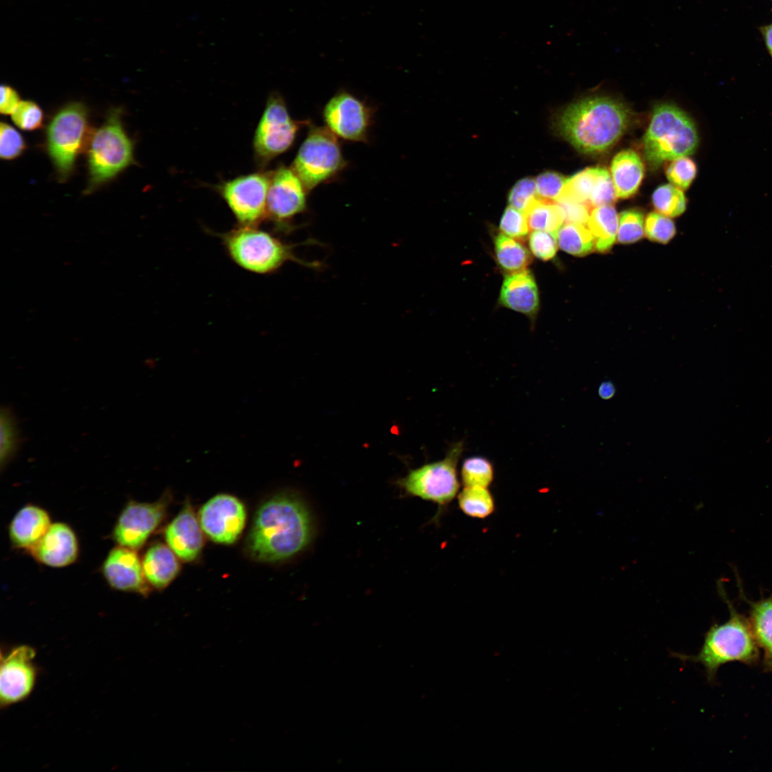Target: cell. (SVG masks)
<instances>
[{
	"mask_svg": "<svg viewBox=\"0 0 772 772\" xmlns=\"http://www.w3.org/2000/svg\"><path fill=\"white\" fill-rule=\"evenodd\" d=\"M312 533V521L305 505L292 494L281 493L259 508L247 538V549L257 560L282 561L302 551Z\"/></svg>",
	"mask_w": 772,
	"mask_h": 772,
	"instance_id": "obj_1",
	"label": "cell"
},
{
	"mask_svg": "<svg viewBox=\"0 0 772 772\" xmlns=\"http://www.w3.org/2000/svg\"><path fill=\"white\" fill-rule=\"evenodd\" d=\"M631 114L622 103L595 96L578 101L558 121L561 135L579 152L595 154L613 146L627 129Z\"/></svg>",
	"mask_w": 772,
	"mask_h": 772,
	"instance_id": "obj_2",
	"label": "cell"
},
{
	"mask_svg": "<svg viewBox=\"0 0 772 772\" xmlns=\"http://www.w3.org/2000/svg\"><path fill=\"white\" fill-rule=\"evenodd\" d=\"M718 589L729 610L728 620L721 624L713 623L710 627L697 655L670 653L672 657L683 662L702 665L709 683L714 681L721 665L733 661L754 665L760 656L748 618L737 611L721 584Z\"/></svg>",
	"mask_w": 772,
	"mask_h": 772,
	"instance_id": "obj_3",
	"label": "cell"
},
{
	"mask_svg": "<svg viewBox=\"0 0 772 772\" xmlns=\"http://www.w3.org/2000/svg\"><path fill=\"white\" fill-rule=\"evenodd\" d=\"M230 259L239 267L252 273L268 274L277 271L292 261L310 268H320V263L298 258L293 249L275 234L259 226L238 225L219 235Z\"/></svg>",
	"mask_w": 772,
	"mask_h": 772,
	"instance_id": "obj_4",
	"label": "cell"
},
{
	"mask_svg": "<svg viewBox=\"0 0 772 772\" xmlns=\"http://www.w3.org/2000/svg\"><path fill=\"white\" fill-rule=\"evenodd\" d=\"M643 144L647 162L657 168L664 162L692 154L698 137L695 124L683 111L662 104L653 109Z\"/></svg>",
	"mask_w": 772,
	"mask_h": 772,
	"instance_id": "obj_5",
	"label": "cell"
},
{
	"mask_svg": "<svg viewBox=\"0 0 772 772\" xmlns=\"http://www.w3.org/2000/svg\"><path fill=\"white\" fill-rule=\"evenodd\" d=\"M88 157L89 181L86 194L133 163V144L124 131L118 110L112 111L93 135Z\"/></svg>",
	"mask_w": 772,
	"mask_h": 772,
	"instance_id": "obj_6",
	"label": "cell"
},
{
	"mask_svg": "<svg viewBox=\"0 0 772 772\" xmlns=\"http://www.w3.org/2000/svg\"><path fill=\"white\" fill-rule=\"evenodd\" d=\"M346 166L337 137L326 127L311 125L291 167L310 192L337 177Z\"/></svg>",
	"mask_w": 772,
	"mask_h": 772,
	"instance_id": "obj_7",
	"label": "cell"
},
{
	"mask_svg": "<svg viewBox=\"0 0 772 772\" xmlns=\"http://www.w3.org/2000/svg\"><path fill=\"white\" fill-rule=\"evenodd\" d=\"M462 449V442L456 443L442 460L410 470L396 485L408 496L437 504L439 516L459 493L457 465Z\"/></svg>",
	"mask_w": 772,
	"mask_h": 772,
	"instance_id": "obj_8",
	"label": "cell"
},
{
	"mask_svg": "<svg viewBox=\"0 0 772 772\" xmlns=\"http://www.w3.org/2000/svg\"><path fill=\"white\" fill-rule=\"evenodd\" d=\"M307 124L293 119L282 96L276 92L271 94L254 134L252 147L257 165L264 169L287 152L302 126Z\"/></svg>",
	"mask_w": 772,
	"mask_h": 772,
	"instance_id": "obj_9",
	"label": "cell"
},
{
	"mask_svg": "<svg viewBox=\"0 0 772 772\" xmlns=\"http://www.w3.org/2000/svg\"><path fill=\"white\" fill-rule=\"evenodd\" d=\"M87 128L86 109L82 104L76 102L61 109L48 127V151L61 181L73 170Z\"/></svg>",
	"mask_w": 772,
	"mask_h": 772,
	"instance_id": "obj_10",
	"label": "cell"
},
{
	"mask_svg": "<svg viewBox=\"0 0 772 772\" xmlns=\"http://www.w3.org/2000/svg\"><path fill=\"white\" fill-rule=\"evenodd\" d=\"M270 171L256 172L224 181L218 194L233 214L238 225L259 226L267 219Z\"/></svg>",
	"mask_w": 772,
	"mask_h": 772,
	"instance_id": "obj_11",
	"label": "cell"
},
{
	"mask_svg": "<svg viewBox=\"0 0 772 772\" xmlns=\"http://www.w3.org/2000/svg\"><path fill=\"white\" fill-rule=\"evenodd\" d=\"M310 192L292 167L279 165L270 171L267 219L281 232L295 229L293 221L307 209Z\"/></svg>",
	"mask_w": 772,
	"mask_h": 772,
	"instance_id": "obj_12",
	"label": "cell"
},
{
	"mask_svg": "<svg viewBox=\"0 0 772 772\" xmlns=\"http://www.w3.org/2000/svg\"><path fill=\"white\" fill-rule=\"evenodd\" d=\"M36 650L21 645L1 651L0 706L1 708L21 702L33 692L39 676L34 663Z\"/></svg>",
	"mask_w": 772,
	"mask_h": 772,
	"instance_id": "obj_13",
	"label": "cell"
},
{
	"mask_svg": "<svg viewBox=\"0 0 772 772\" xmlns=\"http://www.w3.org/2000/svg\"><path fill=\"white\" fill-rule=\"evenodd\" d=\"M168 503L166 494L153 503H127L114 525V541L119 545L137 550L141 548L163 520Z\"/></svg>",
	"mask_w": 772,
	"mask_h": 772,
	"instance_id": "obj_14",
	"label": "cell"
},
{
	"mask_svg": "<svg viewBox=\"0 0 772 772\" xmlns=\"http://www.w3.org/2000/svg\"><path fill=\"white\" fill-rule=\"evenodd\" d=\"M325 127L337 137L365 142L372 124V111L364 102L346 91L337 92L325 104Z\"/></svg>",
	"mask_w": 772,
	"mask_h": 772,
	"instance_id": "obj_15",
	"label": "cell"
},
{
	"mask_svg": "<svg viewBox=\"0 0 772 772\" xmlns=\"http://www.w3.org/2000/svg\"><path fill=\"white\" fill-rule=\"evenodd\" d=\"M198 519L203 532L212 541L232 544L245 526L247 512L244 504L229 494H218L201 508Z\"/></svg>",
	"mask_w": 772,
	"mask_h": 772,
	"instance_id": "obj_16",
	"label": "cell"
},
{
	"mask_svg": "<svg viewBox=\"0 0 772 772\" xmlns=\"http://www.w3.org/2000/svg\"><path fill=\"white\" fill-rule=\"evenodd\" d=\"M102 573L113 589L142 595L149 592V584L137 550L117 545L104 559Z\"/></svg>",
	"mask_w": 772,
	"mask_h": 772,
	"instance_id": "obj_17",
	"label": "cell"
},
{
	"mask_svg": "<svg viewBox=\"0 0 772 772\" xmlns=\"http://www.w3.org/2000/svg\"><path fill=\"white\" fill-rule=\"evenodd\" d=\"M29 552L42 565L56 568H64L77 560L79 540L70 525L63 522H55L51 523L45 535Z\"/></svg>",
	"mask_w": 772,
	"mask_h": 772,
	"instance_id": "obj_18",
	"label": "cell"
},
{
	"mask_svg": "<svg viewBox=\"0 0 772 772\" xmlns=\"http://www.w3.org/2000/svg\"><path fill=\"white\" fill-rule=\"evenodd\" d=\"M203 530L192 507L186 503L164 531L166 544L182 560L190 562L199 555L204 544Z\"/></svg>",
	"mask_w": 772,
	"mask_h": 772,
	"instance_id": "obj_19",
	"label": "cell"
},
{
	"mask_svg": "<svg viewBox=\"0 0 772 772\" xmlns=\"http://www.w3.org/2000/svg\"><path fill=\"white\" fill-rule=\"evenodd\" d=\"M51 523L50 515L44 508L34 504L23 506L9 525L12 545L29 551L45 535Z\"/></svg>",
	"mask_w": 772,
	"mask_h": 772,
	"instance_id": "obj_20",
	"label": "cell"
},
{
	"mask_svg": "<svg viewBox=\"0 0 772 772\" xmlns=\"http://www.w3.org/2000/svg\"><path fill=\"white\" fill-rule=\"evenodd\" d=\"M500 302L524 315H535L539 297L537 284L531 272L524 269L506 275L500 290Z\"/></svg>",
	"mask_w": 772,
	"mask_h": 772,
	"instance_id": "obj_21",
	"label": "cell"
},
{
	"mask_svg": "<svg viewBox=\"0 0 772 772\" xmlns=\"http://www.w3.org/2000/svg\"><path fill=\"white\" fill-rule=\"evenodd\" d=\"M740 595L749 605L748 620L758 646L762 649L764 671L772 672V594L767 598L751 600L742 588Z\"/></svg>",
	"mask_w": 772,
	"mask_h": 772,
	"instance_id": "obj_22",
	"label": "cell"
},
{
	"mask_svg": "<svg viewBox=\"0 0 772 772\" xmlns=\"http://www.w3.org/2000/svg\"><path fill=\"white\" fill-rule=\"evenodd\" d=\"M178 558L167 544L157 543L150 546L142 559L148 584L156 589L166 588L179 571Z\"/></svg>",
	"mask_w": 772,
	"mask_h": 772,
	"instance_id": "obj_23",
	"label": "cell"
},
{
	"mask_svg": "<svg viewBox=\"0 0 772 772\" xmlns=\"http://www.w3.org/2000/svg\"><path fill=\"white\" fill-rule=\"evenodd\" d=\"M611 178L618 198H628L638 189L644 176V164L632 149L623 150L613 159Z\"/></svg>",
	"mask_w": 772,
	"mask_h": 772,
	"instance_id": "obj_24",
	"label": "cell"
},
{
	"mask_svg": "<svg viewBox=\"0 0 772 772\" xmlns=\"http://www.w3.org/2000/svg\"><path fill=\"white\" fill-rule=\"evenodd\" d=\"M587 226L592 233L595 247L606 252L615 242L618 229V217L612 204L595 207L590 212Z\"/></svg>",
	"mask_w": 772,
	"mask_h": 772,
	"instance_id": "obj_25",
	"label": "cell"
},
{
	"mask_svg": "<svg viewBox=\"0 0 772 772\" xmlns=\"http://www.w3.org/2000/svg\"><path fill=\"white\" fill-rule=\"evenodd\" d=\"M529 229L556 234L565 221L560 207L557 202L535 199L524 212Z\"/></svg>",
	"mask_w": 772,
	"mask_h": 772,
	"instance_id": "obj_26",
	"label": "cell"
},
{
	"mask_svg": "<svg viewBox=\"0 0 772 772\" xmlns=\"http://www.w3.org/2000/svg\"><path fill=\"white\" fill-rule=\"evenodd\" d=\"M495 252L499 265L510 273L524 270L531 261L528 249L520 241L503 233L495 239Z\"/></svg>",
	"mask_w": 772,
	"mask_h": 772,
	"instance_id": "obj_27",
	"label": "cell"
},
{
	"mask_svg": "<svg viewBox=\"0 0 772 772\" xmlns=\"http://www.w3.org/2000/svg\"><path fill=\"white\" fill-rule=\"evenodd\" d=\"M560 248L575 256H583L595 247V241L588 227L583 224L565 222L556 234Z\"/></svg>",
	"mask_w": 772,
	"mask_h": 772,
	"instance_id": "obj_28",
	"label": "cell"
},
{
	"mask_svg": "<svg viewBox=\"0 0 772 772\" xmlns=\"http://www.w3.org/2000/svg\"><path fill=\"white\" fill-rule=\"evenodd\" d=\"M457 503L461 511L473 518H488L495 509L494 498L488 488L465 487L457 495Z\"/></svg>",
	"mask_w": 772,
	"mask_h": 772,
	"instance_id": "obj_29",
	"label": "cell"
},
{
	"mask_svg": "<svg viewBox=\"0 0 772 772\" xmlns=\"http://www.w3.org/2000/svg\"><path fill=\"white\" fill-rule=\"evenodd\" d=\"M0 429V465L3 470L15 457L21 442L16 419L9 407L1 408Z\"/></svg>",
	"mask_w": 772,
	"mask_h": 772,
	"instance_id": "obj_30",
	"label": "cell"
},
{
	"mask_svg": "<svg viewBox=\"0 0 772 772\" xmlns=\"http://www.w3.org/2000/svg\"><path fill=\"white\" fill-rule=\"evenodd\" d=\"M460 475L465 487L488 488L494 479V470L487 458L473 456L464 460Z\"/></svg>",
	"mask_w": 772,
	"mask_h": 772,
	"instance_id": "obj_31",
	"label": "cell"
},
{
	"mask_svg": "<svg viewBox=\"0 0 772 772\" xmlns=\"http://www.w3.org/2000/svg\"><path fill=\"white\" fill-rule=\"evenodd\" d=\"M652 202L657 211L668 217L679 216L686 207L682 189L669 184L661 185L654 191Z\"/></svg>",
	"mask_w": 772,
	"mask_h": 772,
	"instance_id": "obj_32",
	"label": "cell"
},
{
	"mask_svg": "<svg viewBox=\"0 0 772 772\" xmlns=\"http://www.w3.org/2000/svg\"><path fill=\"white\" fill-rule=\"evenodd\" d=\"M597 172L598 167H590L575 174L570 178H568L565 187L559 199H568L589 205V199L593 189Z\"/></svg>",
	"mask_w": 772,
	"mask_h": 772,
	"instance_id": "obj_33",
	"label": "cell"
},
{
	"mask_svg": "<svg viewBox=\"0 0 772 772\" xmlns=\"http://www.w3.org/2000/svg\"><path fill=\"white\" fill-rule=\"evenodd\" d=\"M617 238L620 243H632L641 239L644 233L643 216L636 210L620 214Z\"/></svg>",
	"mask_w": 772,
	"mask_h": 772,
	"instance_id": "obj_34",
	"label": "cell"
},
{
	"mask_svg": "<svg viewBox=\"0 0 772 772\" xmlns=\"http://www.w3.org/2000/svg\"><path fill=\"white\" fill-rule=\"evenodd\" d=\"M668 179L676 187L686 189L689 187L697 174L696 163L683 157L676 159L668 166L666 171Z\"/></svg>",
	"mask_w": 772,
	"mask_h": 772,
	"instance_id": "obj_35",
	"label": "cell"
},
{
	"mask_svg": "<svg viewBox=\"0 0 772 772\" xmlns=\"http://www.w3.org/2000/svg\"><path fill=\"white\" fill-rule=\"evenodd\" d=\"M645 234L648 239L667 243L676 234L673 222L668 217L657 212L650 213L645 219Z\"/></svg>",
	"mask_w": 772,
	"mask_h": 772,
	"instance_id": "obj_36",
	"label": "cell"
},
{
	"mask_svg": "<svg viewBox=\"0 0 772 772\" xmlns=\"http://www.w3.org/2000/svg\"><path fill=\"white\" fill-rule=\"evenodd\" d=\"M567 181L568 178L557 172L540 174L535 180L538 198L556 202L561 197Z\"/></svg>",
	"mask_w": 772,
	"mask_h": 772,
	"instance_id": "obj_37",
	"label": "cell"
},
{
	"mask_svg": "<svg viewBox=\"0 0 772 772\" xmlns=\"http://www.w3.org/2000/svg\"><path fill=\"white\" fill-rule=\"evenodd\" d=\"M617 198L612 178L607 169L598 167L589 205L593 207L612 204Z\"/></svg>",
	"mask_w": 772,
	"mask_h": 772,
	"instance_id": "obj_38",
	"label": "cell"
},
{
	"mask_svg": "<svg viewBox=\"0 0 772 772\" xmlns=\"http://www.w3.org/2000/svg\"><path fill=\"white\" fill-rule=\"evenodd\" d=\"M11 116L14 124L23 130L32 131L42 125V110L31 101H21Z\"/></svg>",
	"mask_w": 772,
	"mask_h": 772,
	"instance_id": "obj_39",
	"label": "cell"
},
{
	"mask_svg": "<svg viewBox=\"0 0 772 772\" xmlns=\"http://www.w3.org/2000/svg\"><path fill=\"white\" fill-rule=\"evenodd\" d=\"M499 227L503 234L516 239L525 238L530 229L525 213L511 206L505 209Z\"/></svg>",
	"mask_w": 772,
	"mask_h": 772,
	"instance_id": "obj_40",
	"label": "cell"
},
{
	"mask_svg": "<svg viewBox=\"0 0 772 772\" xmlns=\"http://www.w3.org/2000/svg\"><path fill=\"white\" fill-rule=\"evenodd\" d=\"M535 180L532 178L520 179L513 187L508 196L510 206L525 212L538 198Z\"/></svg>",
	"mask_w": 772,
	"mask_h": 772,
	"instance_id": "obj_41",
	"label": "cell"
},
{
	"mask_svg": "<svg viewBox=\"0 0 772 772\" xmlns=\"http://www.w3.org/2000/svg\"><path fill=\"white\" fill-rule=\"evenodd\" d=\"M26 148L22 136L14 127L6 123H1L0 156L3 159H13L19 156Z\"/></svg>",
	"mask_w": 772,
	"mask_h": 772,
	"instance_id": "obj_42",
	"label": "cell"
},
{
	"mask_svg": "<svg viewBox=\"0 0 772 772\" xmlns=\"http://www.w3.org/2000/svg\"><path fill=\"white\" fill-rule=\"evenodd\" d=\"M528 243L533 254L544 261L555 257L558 246L554 234L541 230L533 231L529 235Z\"/></svg>",
	"mask_w": 772,
	"mask_h": 772,
	"instance_id": "obj_43",
	"label": "cell"
},
{
	"mask_svg": "<svg viewBox=\"0 0 772 772\" xmlns=\"http://www.w3.org/2000/svg\"><path fill=\"white\" fill-rule=\"evenodd\" d=\"M556 202L563 211L565 221L583 224L587 223L590 214L589 205L568 199H560Z\"/></svg>",
	"mask_w": 772,
	"mask_h": 772,
	"instance_id": "obj_44",
	"label": "cell"
},
{
	"mask_svg": "<svg viewBox=\"0 0 772 772\" xmlns=\"http://www.w3.org/2000/svg\"><path fill=\"white\" fill-rule=\"evenodd\" d=\"M17 91L8 85L1 86L0 112L2 114H12L20 103Z\"/></svg>",
	"mask_w": 772,
	"mask_h": 772,
	"instance_id": "obj_45",
	"label": "cell"
},
{
	"mask_svg": "<svg viewBox=\"0 0 772 772\" xmlns=\"http://www.w3.org/2000/svg\"><path fill=\"white\" fill-rule=\"evenodd\" d=\"M616 392V388L613 382L610 380H605L602 382L598 389V393L599 397L602 400H610L614 397Z\"/></svg>",
	"mask_w": 772,
	"mask_h": 772,
	"instance_id": "obj_46",
	"label": "cell"
},
{
	"mask_svg": "<svg viewBox=\"0 0 772 772\" xmlns=\"http://www.w3.org/2000/svg\"><path fill=\"white\" fill-rule=\"evenodd\" d=\"M767 48L772 56V24L766 26L761 29Z\"/></svg>",
	"mask_w": 772,
	"mask_h": 772,
	"instance_id": "obj_47",
	"label": "cell"
}]
</instances>
